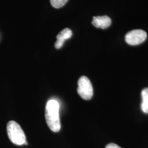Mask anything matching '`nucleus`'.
Masks as SVG:
<instances>
[{
	"label": "nucleus",
	"mask_w": 148,
	"mask_h": 148,
	"mask_svg": "<svg viewBox=\"0 0 148 148\" xmlns=\"http://www.w3.org/2000/svg\"><path fill=\"white\" fill-rule=\"evenodd\" d=\"M72 32L69 28H65L62 32H59L57 36V41L55 43L54 46L57 49H59L63 45L64 42L66 40H68L71 37Z\"/></svg>",
	"instance_id": "obj_6"
},
{
	"label": "nucleus",
	"mask_w": 148,
	"mask_h": 148,
	"mask_svg": "<svg viewBox=\"0 0 148 148\" xmlns=\"http://www.w3.org/2000/svg\"><path fill=\"white\" fill-rule=\"evenodd\" d=\"M147 37L146 32L136 29L128 32L125 36V41L130 45L136 46L144 42Z\"/></svg>",
	"instance_id": "obj_4"
},
{
	"label": "nucleus",
	"mask_w": 148,
	"mask_h": 148,
	"mask_svg": "<svg viewBox=\"0 0 148 148\" xmlns=\"http://www.w3.org/2000/svg\"><path fill=\"white\" fill-rule=\"evenodd\" d=\"M141 95L142 98L141 109L144 113L148 114V88L142 90Z\"/></svg>",
	"instance_id": "obj_7"
},
{
	"label": "nucleus",
	"mask_w": 148,
	"mask_h": 148,
	"mask_svg": "<svg viewBox=\"0 0 148 148\" xmlns=\"http://www.w3.org/2000/svg\"><path fill=\"white\" fill-rule=\"evenodd\" d=\"M7 132L10 140L16 145H22L27 142L25 133L16 122L10 121L8 122Z\"/></svg>",
	"instance_id": "obj_2"
},
{
	"label": "nucleus",
	"mask_w": 148,
	"mask_h": 148,
	"mask_svg": "<svg viewBox=\"0 0 148 148\" xmlns=\"http://www.w3.org/2000/svg\"><path fill=\"white\" fill-rule=\"evenodd\" d=\"M45 118L48 126L54 132H58L61 128L59 117V105L57 101L51 99L46 106Z\"/></svg>",
	"instance_id": "obj_1"
},
{
	"label": "nucleus",
	"mask_w": 148,
	"mask_h": 148,
	"mask_svg": "<svg viewBox=\"0 0 148 148\" xmlns=\"http://www.w3.org/2000/svg\"><path fill=\"white\" fill-rule=\"evenodd\" d=\"M68 0H50L51 4L54 8H59L65 5Z\"/></svg>",
	"instance_id": "obj_8"
},
{
	"label": "nucleus",
	"mask_w": 148,
	"mask_h": 148,
	"mask_svg": "<svg viewBox=\"0 0 148 148\" xmlns=\"http://www.w3.org/2000/svg\"><path fill=\"white\" fill-rule=\"evenodd\" d=\"M106 148H121L118 145L114 143H110L106 145Z\"/></svg>",
	"instance_id": "obj_9"
},
{
	"label": "nucleus",
	"mask_w": 148,
	"mask_h": 148,
	"mask_svg": "<svg viewBox=\"0 0 148 148\" xmlns=\"http://www.w3.org/2000/svg\"><path fill=\"white\" fill-rule=\"evenodd\" d=\"M77 92L79 96L84 100H90L93 95V86L90 79L83 76L78 81Z\"/></svg>",
	"instance_id": "obj_3"
},
{
	"label": "nucleus",
	"mask_w": 148,
	"mask_h": 148,
	"mask_svg": "<svg viewBox=\"0 0 148 148\" xmlns=\"http://www.w3.org/2000/svg\"><path fill=\"white\" fill-rule=\"evenodd\" d=\"M92 24L97 28L106 29L111 25V19L106 16H93Z\"/></svg>",
	"instance_id": "obj_5"
}]
</instances>
